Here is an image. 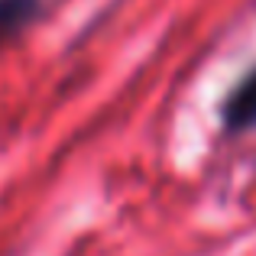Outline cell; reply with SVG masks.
<instances>
[{"mask_svg": "<svg viewBox=\"0 0 256 256\" xmlns=\"http://www.w3.org/2000/svg\"><path fill=\"white\" fill-rule=\"evenodd\" d=\"M224 124L227 130H250V126H256V72L250 78H244L227 98Z\"/></svg>", "mask_w": 256, "mask_h": 256, "instance_id": "obj_1", "label": "cell"}, {"mask_svg": "<svg viewBox=\"0 0 256 256\" xmlns=\"http://www.w3.org/2000/svg\"><path fill=\"white\" fill-rule=\"evenodd\" d=\"M30 10H32L30 0H0V32L20 26Z\"/></svg>", "mask_w": 256, "mask_h": 256, "instance_id": "obj_2", "label": "cell"}]
</instances>
